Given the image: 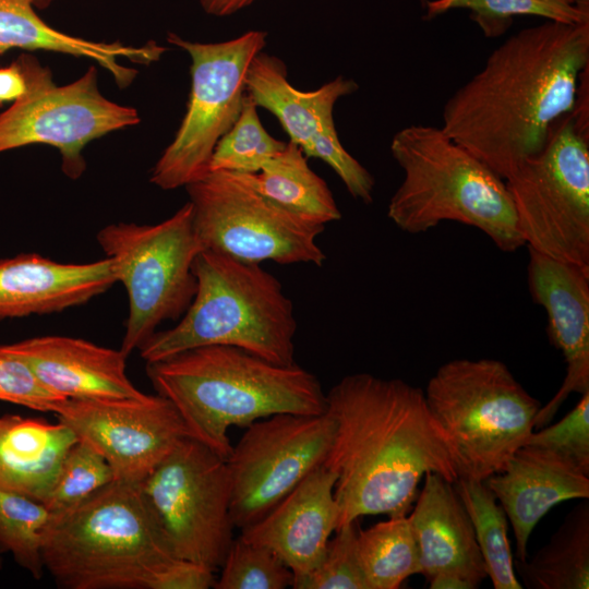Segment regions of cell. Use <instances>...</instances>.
I'll list each match as a JSON object with an SVG mask.
<instances>
[{"mask_svg":"<svg viewBox=\"0 0 589 589\" xmlns=\"http://www.w3.org/2000/svg\"><path fill=\"white\" fill-rule=\"evenodd\" d=\"M266 37L264 31H248L225 41L197 43L168 33V43L191 57L192 83L180 127L152 170L154 185L185 188L208 172L216 144L241 112L247 71Z\"/></svg>","mask_w":589,"mask_h":589,"instance_id":"11","label":"cell"},{"mask_svg":"<svg viewBox=\"0 0 589 589\" xmlns=\"http://www.w3.org/2000/svg\"><path fill=\"white\" fill-rule=\"evenodd\" d=\"M117 283L105 257L60 263L38 253L0 260V321L58 313L85 304Z\"/></svg>","mask_w":589,"mask_h":589,"instance_id":"19","label":"cell"},{"mask_svg":"<svg viewBox=\"0 0 589 589\" xmlns=\"http://www.w3.org/2000/svg\"><path fill=\"white\" fill-rule=\"evenodd\" d=\"M216 589H284L291 587L293 573L271 550L233 539L221 564Z\"/></svg>","mask_w":589,"mask_h":589,"instance_id":"33","label":"cell"},{"mask_svg":"<svg viewBox=\"0 0 589 589\" xmlns=\"http://www.w3.org/2000/svg\"><path fill=\"white\" fill-rule=\"evenodd\" d=\"M2 566V561H1V557H0V567Z\"/></svg>","mask_w":589,"mask_h":589,"instance_id":"42","label":"cell"},{"mask_svg":"<svg viewBox=\"0 0 589 589\" xmlns=\"http://www.w3.org/2000/svg\"><path fill=\"white\" fill-rule=\"evenodd\" d=\"M335 483L336 473L323 464L263 517L241 529L240 537L271 550L293 576L308 574L338 527Z\"/></svg>","mask_w":589,"mask_h":589,"instance_id":"17","label":"cell"},{"mask_svg":"<svg viewBox=\"0 0 589 589\" xmlns=\"http://www.w3.org/2000/svg\"><path fill=\"white\" fill-rule=\"evenodd\" d=\"M527 444L551 449L589 473V392L560 421L532 432Z\"/></svg>","mask_w":589,"mask_h":589,"instance_id":"35","label":"cell"},{"mask_svg":"<svg viewBox=\"0 0 589 589\" xmlns=\"http://www.w3.org/2000/svg\"><path fill=\"white\" fill-rule=\"evenodd\" d=\"M55 414L107 460L115 481L135 485L190 436L177 409L158 394L65 399Z\"/></svg>","mask_w":589,"mask_h":589,"instance_id":"15","label":"cell"},{"mask_svg":"<svg viewBox=\"0 0 589 589\" xmlns=\"http://www.w3.org/2000/svg\"><path fill=\"white\" fill-rule=\"evenodd\" d=\"M589 67V22L520 29L446 101L442 130L506 180L574 109Z\"/></svg>","mask_w":589,"mask_h":589,"instance_id":"1","label":"cell"},{"mask_svg":"<svg viewBox=\"0 0 589 589\" xmlns=\"http://www.w3.org/2000/svg\"><path fill=\"white\" fill-rule=\"evenodd\" d=\"M185 189L203 250L248 263L323 266L316 239L325 226L273 203L238 173L209 171Z\"/></svg>","mask_w":589,"mask_h":589,"instance_id":"12","label":"cell"},{"mask_svg":"<svg viewBox=\"0 0 589 589\" xmlns=\"http://www.w3.org/2000/svg\"><path fill=\"white\" fill-rule=\"evenodd\" d=\"M26 89V82L16 61L8 67L0 68V107L13 103Z\"/></svg>","mask_w":589,"mask_h":589,"instance_id":"37","label":"cell"},{"mask_svg":"<svg viewBox=\"0 0 589 589\" xmlns=\"http://www.w3.org/2000/svg\"><path fill=\"white\" fill-rule=\"evenodd\" d=\"M65 399L47 388L26 362L0 345V400L55 413Z\"/></svg>","mask_w":589,"mask_h":589,"instance_id":"36","label":"cell"},{"mask_svg":"<svg viewBox=\"0 0 589 589\" xmlns=\"http://www.w3.org/2000/svg\"><path fill=\"white\" fill-rule=\"evenodd\" d=\"M582 501L530 561L514 560L522 587L529 589L589 588V503Z\"/></svg>","mask_w":589,"mask_h":589,"instance_id":"26","label":"cell"},{"mask_svg":"<svg viewBox=\"0 0 589 589\" xmlns=\"http://www.w3.org/2000/svg\"><path fill=\"white\" fill-rule=\"evenodd\" d=\"M358 554L370 589H397L410 576L420 574L419 549L408 515L358 530Z\"/></svg>","mask_w":589,"mask_h":589,"instance_id":"27","label":"cell"},{"mask_svg":"<svg viewBox=\"0 0 589 589\" xmlns=\"http://www.w3.org/2000/svg\"><path fill=\"white\" fill-rule=\"evenodd\" d=\"M238 175L264 197L305 219L325 226L341 218L330 189L290 141L259 172Z\"/></svg>","mask_w":589,"mask_h":589,"instance_id":"25","label":"cell"},{"mask_svg":"<svg viewBox=\"0 0 589 589\" xmlns=\"http://www.w3.org/2000/svg\"><path fill=\"white\" fill-rule=\"evenodd\" d=\"M334 429L326 412L278 413L248 425L226 459L235 528L254 524L321 467L329 453Z\"/></svg>","mask_w":589,"mask_h":589,"instance_id":"14","label":"cell"},{"mask_svg":"<svg viewBox=\"0 0 589 589\" xmlns=\"http://www.w3.org/2000/svg\"><path fill=\"white\" fill-rule=\"evenodd\" d=\"M429 584L431 589H473L467 580L447 573L433 576Z\"/></svg>","mask_w":589,"mask_h":589,"instance_id":"39","label":"cell"},{"mask_svg":"<svg viewBox=\"0 0 589 589\" xmlns=\"http://www.w3.org/2000/svg\"><path fill=\"white\" fill-rule=\"evenodd\" d=\"M97 242L128 293L129 315L121 350L140 349L166 321L185 313L196 291L193 263L203 250L190 202L154 225L110 224Z\"/></svg>","mask_w":589,"mask_h":589,"instance_id":"8","label":"cell"},{"mask_svg":"<svg viewBox=\"0 0 589 589\" xmlns=\"http://www.w3.org/2000/svg\"><path fill=\"white\" fill-rule=\"evenodd\" d=\"M358 88L356 81L339 75L315 91H300L288 81L286 64L263 51L252 59L245 75L247 95L278 119L289 141L308 158L314 142L334 124L335 104Z\"/></svg>","mask_w":589,"mask_h":589,"instance_id":"22","label":"cell"},{"mask_svg":"<svg viewBox=\"0 0 589 589\" xmlns=\"http://www.w3.org/2000/svg\"><path fill=\"white\" fill-rule=\"evenodd\" d=\"M15 61L26 89L0 113V153L50 145L60 152L64 175L79 179L86 168L82 153L91 141L140 122L135 108L100 93L95 67L74 82L56 85L49 68L35 57L23 53Z\"/></svg>","mask_w":589,"mask_h":589,"instance_id":"13","label":"cell"},{"mask_svg":"<svg viewBox=\"0 0 589 589\" xmlns=\"http://www.w3.org/2000/svg\"><path fill=\"white\" fill-rule=\"evenodd\" d=\"M144 504L171 553L220 568L233 541L231 484L225 458L183 438L139 484Z\"/></svg>","mask_w":589,"mask_h":589,"instance_id":"10","label":"cell"},{"mask_svg":"<svg viewBox=\"0 0 589 589\" xmlns=\"http://www.w3.org/2000/svg\"><path fill=\"white\" fill-rule=\"evenodd\" d=\"M390 153L404 171L387 206L399 229L416 235L457 221L479 229L503 252L525 245L505 180L441 127L402 128Z\"/></svg>","mask_w":589,"mask_h":589,"instance_id":"5","label":"cell"},{"mask_svg":"<svg viewBox=\"0 0 589 589\" xmlns=\"http://www.w3.org/2000/svg\"><path fill=\"white\" fill-rule=\"evenodd\" d=\"M53 0H34L36 8H46L48 7Z\"/></svg>","mask_w":589,"mask_h":589,"instance_id":"41","label":"cell"},{"mask_svg":"<svg viewBox=\"0 0 589 589\" xmlns=\"http://www.w3.org/2000/svg\"><path fill=\"white\" fill-rule=\"evenodd\" d=\"M49 518L43 503L0 490V554L11 553L35 579L45 570L43 540Z\"/></svg>","mask_w":589,"mask_h":589,"instance_id":"30","label":"cell"},{"mask_svg":"<svg viewBox=\"0 0 589 589\" xmlns=\"http://www.w3.org/2000/svg\"><path fill=\"white\" fill-rule=\"evenodd\" d=\"M527 271L531 298L548 316L549 339L566 363L562 386L536 414L534 429H541L572 393L589 392V269L529 249Z\"/></svg>","mask_w":589,"mask_h":589,"instance_id":"16","label":"cell"},{"mask_svg":"<svg viewBox=\"0 0 589 589\" xmlns=\"http://www.w3.org/2000/svg\"><path fill=\"white\" fill-rule=\"evenodd\" d=\"M408 520L419 549L420 575L428 581L447 573L474 589L488 577L471 519L453 482L426 473Z\"/></svg>","mask_w":589,"mask_h":589,"instance_id":"21","label":"cell"},{"mask_svg":"<svg viewBox=\"0 0 589 589\" xmlns=\"http://www.w3.org/2000/svg\"><path fill=\"white\" fill-rule=\"evenodd\" d=\"M205 13L214 16H227L245 9L256 0H199Z\"/></svg>","mask_w":589,"mask_h":589,"instance_id":"38","label":"cell"},{"mask_svg":"<svg viewBox=\"0 0 589 589\" xmlns=\"http://www.w3.org/2000/svg\"><path fill=\"white\" fill-rule=\"evenodd\" d=\"M43 561L67 589H161L182 560L166 544L139 485L113 481L77 505L50 513Z\"/></svg>","mask_w":589,"mask_h":589,"instance_id":"4","label":"cell"},{"mask_svg":"<svg viewBox=\"0 0 589 589\" xmlns=\"http://www.w3.org/2000/svg\"><path fill=\"white\" fill-rule=\"evenodd\" d=\"M2 346L26 362L47 388L67 399L143 394L128 377V356L121 349L51 335Z\"/></svg>","mask_w":589,"mask_h":589,"instance_id":"20","label":"cell"},{"mask_svg":"<svg viewBox=\"0 0 589 589\" xmlns=\"http://www.w3.org/2000/svg\"><path fill=\"white\" fill-rule=\"evenodd\" d=\"M325 553L311 572L293 576L294 589H370L358 554L356 521L335 530Z\"/></svg>","mask_w":589,"mask_h":589,"instance_id":"34","label":"cell"},{"mask_svg":"<svg viewBox=\"0 0 589 589\" xmlns=\"http://www.w3.org/2000/svg\"><path fill=\"white\" fill-rule=\"evenodd\" d=\"M34 0H0V55L12 49L46 50L88 58L107 70L119 87L129 86L137 71L119 59L149 64L160 59L166 48L155 41L125 46L119 41H94L63 33L46 23L35 11Z\"/></svg>","mask_w":589,"mask_h":589,"instance_id":"23","label":"cell"},{"mask_svg":"<svg viewBox=\"0 0 589 589\" xmlns=\"http://www.w3.org/2000/svg\"><path fill=\"white\" fill-rule=\"evenodd\" d=\"M77 442L63 423L0 416V490L44 503L69 449Z\"/></svg>","mask_w":589,"mask_h":589,"instance_id":"24","label":"cell"},{"mask_svg":"<svg viewBox=\"0 0 589 589\" xmlns=\"http://www.w3.org/2000/svg\"><path fill=\"white\" fill-rule=\"evenodd\" d=\"M325 397L335 429L324 465L336 473L337 528L368 515H408L429 472L459 478L456 449L422 389L354 373Z\"/></svg>","mask_w":589,"mask_h":589,"instance_id":"2","label":"cell"},{"mask_svg":"<svg viewBox=\"0 0 589 589\" xmlns=\"http://www.w3.org/2000/svg\"><path fill=\"white\" fill-rule=\"evenodd\" d=\"M513 528L516 558L527 560V545L540 519L555 505L589 497V473L562 455L531 444L517 449L502 471L483 480Z\"/></svg>","mask_w":589,"mask_h":589,"instance_id":"18","label":"cell"},{"mask_svg":"<svg viewBox=\"0 0 589 589\" xmlns=\"http://www.w3.org/2000/svg\"><path fill=\"white\" fill-rule=\"evenodd\" d=\"M424 397L452 441L459 477L483 481L526 445L541 404L496 359H455L429 380Z\"/></svg>","mask_w":589,"mask_h":589,"instance_id":"7","label":"cell"},{"mask_svg":"<svg viewBox=\"0 0 589 589\" xmlns=\"http://www.w3.org/2000/svg\"><path fill=\"white\" fill-rule=\"evenodd\" d=\"M158 395L179 412L189 434L227 459L231 426L278 413L322 414L326 397L317 377L297 363L277 364L227 345L195 347L147 362Z\"/></svg>","mask_w":589,"mask_h":589,"instance_id":"3","label":"cell"},{"mask_svg":"<svg viewBox=\"0 0 589 589\" xmlns=\"http://www.w3.org/2000/svg\"><path fill=\"white\" fill-rule=\"evenodd\" d=\"M115 481L107 460L79 441L67 453L55 483L43 503L50 513L71 508Z\"/></svg>","mask_w":589,"mask_h":589,"instance_id":"32","label":"cell"},{"mask_svg":"<svg viewBox=\"0 0 589 589\" xmlns=\"http://www.w3.org/2000/svg\"><path fill=\"white\" fill-rule=\"evenodd\" d=\"M196 291L179 322L140 349L145 362L208 345L244 349L271 362L294 361L297 321L283 285L261 264L202 250L194 260Z\"/></svg>","mask_w":589,"mask_h":589,"instance_id":"6","label":"cell"},{"mask_svg":"<svg viewBox=\"0 0 589 589\" xmlns=\"http://www.w3.org/2000/svg\"><path fill=\"white\" fill-rule=\"evenodd\" d=\"M255 103L245 95L241 112L215 146L209 171L256 173L287 142L273 137L262 124Z\"/></svg>","mask_w":589,"mask_h":589,"instance_id":"31","label":"cell"},{"mask_svg":"<svg viewBox=\"0 0 589 589\" xmlns=\"http://www.w3.org/2000/svg\"><path fill=\"white\" fill-rule=\"evenodd\" d=\"M454 483L473 526L486 574L495 589H521L507 538V516L483 481L459 477Z\"/></svg>","mask_w":589,"mask_h":589,"instance_id":"28","label":"cell"},{"mask_svg":"<svg viewBox=\"0 0 589 589\" xmlns=\"http://www.w3.org/2000/svg\"><path fill=\"white\" fill-rule=\"evenodd\" d=\"M505 182L528 249L589 269V136L572 113Z\"/></svg>","mask_w":589,"mask_h":589,"instance_id":"9","label":"cell"},{"mask_svg":"<svg viewBox=\"0 0 589 589\" xmlns=\"http://www.w3.org/2000/svg\"><path fill=\"white\" fill-rule=\"evenodd\" d=\"M425 19L431 20L456 9L470 12V19L489 38L503 35L515 16L530 15L564 24L589 22L573 0H428Z\"/></svg>","mask_w":589,"mask_h":589,"instance_id":"29","label":"cell"},{"mask_svg":"<svg viewBox=\"0 0 589 589\" xmlns=\"http://www.w3.org/2000/svg\"><path fill=\"white\" fill-rule=\"evenodd\" d=\"M574 4L581 12L589 14V0H573Z\"/></svg>","mask_w":589,"mask_h":589,"instance_id":"40","label":"cell"}]
</instances>
